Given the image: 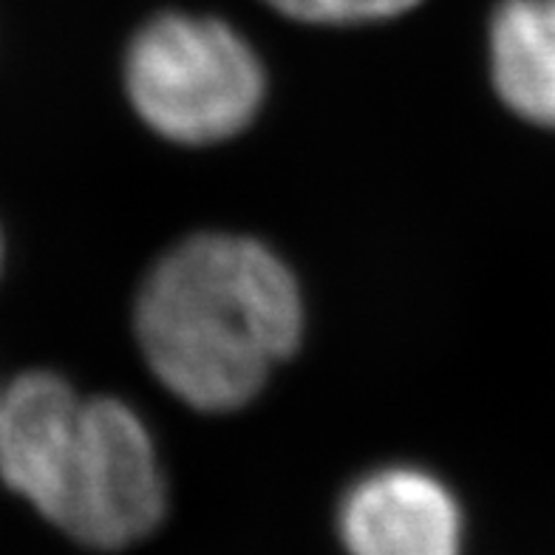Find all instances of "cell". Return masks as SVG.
Masks as SVG:
<instances>
[{
	"mask_svg": "<svg viewBox=\"0 0 555 555\" xmlns=\"http://www.w3.org/2000/svg\"><path fill=\"white\" fill-rule=\"evenodd\" d=\"M304 304L286 263L242 235H193L156 263L137 300L151 372L198 411H233L295 351Z\"/></svg>",
	"mask_w": 555,
	"mask_h": 555,
	"instance_id": "6da1fadb",
	"label": "cell"
},
{
	"mask_svg": "<svg viewBox=\"0 0 555 555\" xmlns=\"http://www.w3.org/2000/svg\"><path fill=\"white\" fill-rule=\"evenodd\" d=\"M0 479L86 547L122 550L165 516V476L142 416L68 383L23 391L0 416Z\"/></svg>",
	"mask_w": 555,
	"mask_h": 555,
	"instance_id": "7a4b0ae2",
	"label": "cell"
},
{
	"mask_svg": "<svg viewBox=\"0 0 555 555\" xmlns=\"http://www.w3.org/2000/svg\"><path fill=\"white\" fill-rule=\"evenodd\" d=\"M125 88L147 128L170 142L210 145L244 131L263 103V68L216 17H154L125 54Z\"/></svg>",
	"mask_w": 555,
	"mask_h": 555,
	"instance_id": "3957f363",
	"label": "cell"
},
{
	"mask_svg": "<svg viewBox=\"0 0 555 555\" xmlns=\"http://www.w3.org/2000/svg\"><path fill=\"white\" fill-rule=\"evenodd\" d=\"M337 533L349 555H462L465 521L437 476L388 465L346 490Z\"/></svg>",
	"mask_w": 555,
	"mask_h": 555,
	"instance_id": "277c9868",
	"label": "cell"
},
{
	"mask_svg": "<svg viewBox=\"0 0 555 555\" xmlns=\"http://www.w3.org/2000/svg\"><path fill=\"white\" fill-rule=\"evenodd\" d=\"M490 74L502 103L555 128V0H502L490 21Z\"/></svg>",
	"mask_w": 555,
	"mask_h": 555,
	"instance_id": "5b68a950",
	"label": "cell"
},
{
	"mask_svg": "<svg viewBox=\"0 0 555 555\" xmlns=\"http://www.w3.org/2000/svg\"><path fill=\"white\" fill-rule=\"evenodd\" d=\"M281 15L323 26H351L397 17L414 9L420 0H267Z\"/></svg>",
	"mask_w": 555,
	"mask_h": 555,
	"instance_id": "8992f818",
	"label": "cell"
},
{
	"mask_svg": "<svg viewBox=\"0 0 555 555\" xmlns=\"http://www.w3.org/2000/svg\"><path fill=\"white\" fill-rule=\"evenodd\" d=\"M0 258H3V247H0Z\"/></svg>",
	"mask_w": 555,
	"mask_h": 555,
	"instance_id": "52a82bcc",
	"label": "cell"
}]
</instances>
